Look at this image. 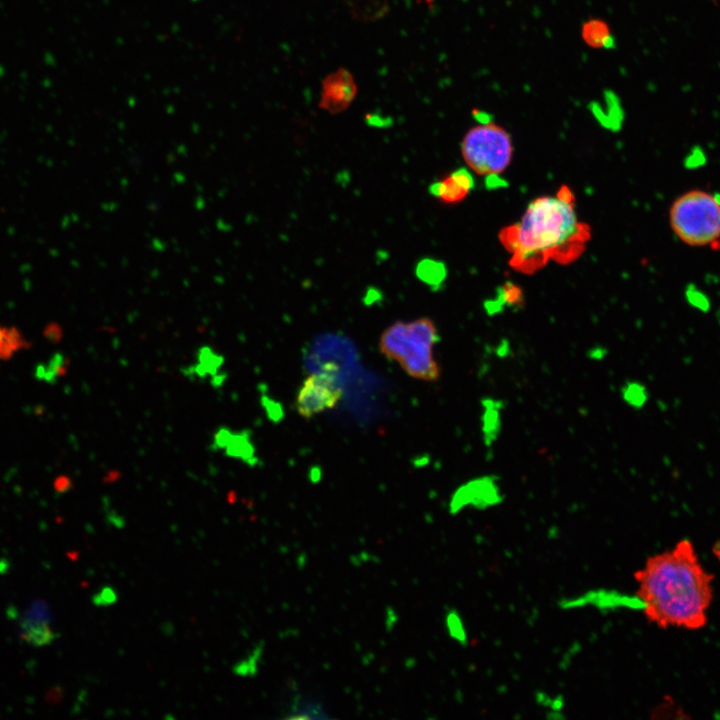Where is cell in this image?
<instances>
[{
    "mask_svg": "<svg viewBox=\"0 0 720 720\" xmlns=\"http://www.w3.org/2000/svg\"><path fill=\"white\" fill-rule=\"evenodd\" d=\"M342 395L333 375L328 372L314 373L303 381L297 393L295 408L301 417L310 419L334 408Z\"/></svg>",
    "mask_w": 720,
    "mask_h": 720,
    "instance_id": "6",
    "label": "cell"
},
{
    "mask_svg": "<svg viewBox=\"0 0 720 720\" xmlns=\"http://www.w3.org/2000/svg\"><path fill=\"white\" fill-rule=\"evenodd\" d=\"M288 719H327L329 715L323 705L304 696H295L288 709Z\"/></svg>",
    "mask_w": 720,
    "mask_h": 720,
    "instance_id": "12",
    "label": "cell"
},
{
    "mask_svg": "<svg viewBox=\"0 0 720 720\" xmlns=\"http://www.w3.org/2000/svg\"><path fill=\"white\" fill-rule=\"evenodd\" d=\"M590 238V227L579 220L575 197L567 186L554 195L532 200L520 220L499 233L510 266L525 274L542 269L550 261L574 262Z\"/></svg>",
    "mask_w": 720,
    "mask_h": 720,
    "instance_id": "2",
    "label": "cell"
},
{
    "mask_svg": "<svg viewBox=\"0 0 720 720\" xmlns=\"http://www.w3.org/2000/svg\"><path fill=\"white\" fill-rule=\"evenodd\" d=\"M582 38L592 48H610L614 45L608 24L599 19H591L583 24Z\"/></svg>",
    "mask_w": 720,
    "mask_h": 720,
    "instance_id": "13",
    "label": "cell"
},
{
    "mask_svg": "<svg viewBox=\"0 0 720 720\" xmlns=\"http://www.w3.org/2000/svg\"><path fill=\"white\" fill-rule=\"evenodd\" d=\"M92 599L97 606H107L116 600V593L111 587H103Z\"/></svg>",
    "mask_w": 720,
    "mask_h": 720,
    "instance_id": "20",
    "label": "cell"
},
{
    "mask_svg": "<svg viewBox=\"0 0 720 720\" xmlns=\"http://www.w3.org/2000/svg\"><path fill=\"white\" fill-rule=\"evenodd\" d=\"M263 647L258 646L254 649L249 657L235 667V671L240 675L255 674L262 656Z\"/></svg>",
    "mask_w": 720,
    "mask_h": 720,
    "instance_id": "17",
    "label": "cell"
},
{
    "mask_svg": "<svg viewBox=\"0 0 720 720\" xmlns=\"http://www.w3.org/2000/svg\"><path fill=\"white\" fill-rule=\"evenodd\" d=\"M417 274L423 281L433 285L441 281V275L444 274V270L441 269V265L438 262L425 260L418 265Z\"/></svg>",
    "mask_w": 720,
    "mask_h": 720,
    "instance_id": "16",
    "label": "cell"
},
{
    "mask_svg": "<svg viewBox=\"0 0 720 720\" xmlns=\"http://www.w3.org/2000/svg\"><path fill=\"white\" fill-rule=\"evenodd\" d=\"M446 626L449 634L457 640L463 641L464 630L462 628L461 621L455 612H450L446 615Z\"/></svg>",
    "mask_w": 720,
    "mask_h": 720,
    "instance_id": "19",
    "label": "cell"
},
{
    "mask_svg": "<svg viewBox=\"0 0 720 720\" xmlns=\"http://www.w3.org/2000/svg\"><path fill=\"white\" fill-rule=\"evenodd\" d=\"M4 570H7V562L5 560H0V573H4Z\"/></svg>",
    "mask_w": 720,
    "mask_h": 720,
    "instance_id": "22",
    "label": "cell"
},
{
    "mask_svg": "<svg viewBox=\"0 0 720 720\" xmlns=\"http://www.w3.org/2000/svg\"><path fill=\"white\" fill-rule=\"evenodd\" d=\"M440 340L432 319L421 317L411 322L396 321L381 334L379 348L388 359L398 362L411 377L437 381L440 368L433 347Z\"/></svg>",
    "mask_w": 720,
    "mask_h": 720,
    "instance_id": "3",
    "label": "cell"
},
{
    "mask_svg": "<svg viewBox=\"0 0 720 720\" xmlns=\"http://www.w3.org/2000/svg\"><path fill=\"white\" fill-rule=\"evenodd\" d=\"M226 358L211 344L199 345L192 359L179 369L181 376L189 382L206 384L212 389L224 387L229 378Z\"/></svg>",
    "mask_w": 720,
    "mask_h": 720,
    "instance_id": "8",
    "label": "cell"
},
{
    "mask_svg": "<svg viewBox=\"0 0 720 720\" xmlns=\"http://www.w3.org/2000/svg\"><path fill=\"white\" fill-rule=\"evenodd\" d=\"M20 634L26 643L34 647L49 645L56 638V633L48 621L43 618L27 617L23 619L20 624Z\"/></svg>",
    "mask_w": 720,
    "mask_h": 720,
    "instance_id": "11",
    "label": "cell"
},
{
    "mask_svg": "<svg viewBox=\"0 0 720 720\" xmlns=\"http://www.w3.org/2000/svg\"><path fill=\"white\" fill-rule=\"evenodd\" d=\"M208 449L249 468L260 465L252 433L246 428L218 425L210 435Z\"/></svg>",
    "mask_w": 720,
    "mask_h": 720,
    "instance_id": "7",
    "label": "cell"
},
{
    "mask_svg": "<svg viewBox=\"0 0 720 720\" xmlns=\"http://www.w3.org/2000/svg\"><path fill=\"white\" fill-rule=\"evenodd\" d=\"M261 405L267 415V417L272 421H277L280 419L282 413H281V407L278 403H276L272 398H270L265 393H262L260 397Z\"/></svg>",
    "mask_w": 720,
    "mask_h": 720,
    "instance_id": "18",
    "label": "cell"
},
{
    "mask_svg": "<svg viewBox=\"0 0 720 720\" xmlns=\"http://www.w3.org/2000/svg\"><path fill=\"white\" fill-rule=\"evenodd\" d=\"M461 153L466 165L474 173L497 176L511 163L512 139L502 126L491 121H481L465 133Z\"/></svg>",
    "mask_w": 720,
    "mask_h": 720,
    "instance_id": "5",
    "label": "cell"
},
{
    "mask_svg": "<svg viewBox=\"0 0 720 720\" xmlns=\"http://www.w3.org/2000/svg\"><path fill=\"white\" fill-rule=\"evenodd\" d=\"M66 368V360L64 358V355L61 353H56L52 356L48 364L41 365L37 369V376L40 377V379H44L48 382H55L56 379L59 376H62L64 374V370Z\"/></svg>",
    "mask_w": 720,
    "mask_h": 720,
    "instance_id": "15",
    "label": "cell"
},
{
    "mask_svg": "<svg viewBox=\"0 0 720 720\" xmlns=\"http://www.w3.org/2000/svg\"><path fill=\"white\" fill-rule=\"evenodd\" d=\"M713 553L720 561V541H718L713 547Z\"/></svg>",
    "mask_w": 720,
    "mask_h": 720,
    "instance_id": "21",
    "label": "cell"
},
{
    "mask_svg": "<svg viewBox=\"0 0 720 720\" xmlns=\"http://www.w3.org/2000/svg\"><path fill=\"white\" fill-rule=\"evenodd\" d=\"M670 225L685 244L701 247L720 239V202L703 190L680 195L669 211Z\"/></svg>",
    "mask_w": 720,
    "mask_h": 720,
    "instance_id": "4",
    "label": "cell"
},
{
    "mask_svg": "<svg viewBox=\"0 0 720 720\" xmlns=\"http://www.w3.org/2000/svg\"><path fill=\"white\" fill-rule=\"evenodd\" d=\"M635 580L641 607L650 622L661 628L692 630L706 624L713 575L702 567L689 540L648 558L635 573Z\"/></svg>",
    "mask_w": 720,
    "mask_h": 720,
    "instance_id": "1",
    "label": "cell"
},
{
    "mask_svg": "<svg viewBox=\"0 0 720 720\" xmlns=\"http://www.w3.org/2000/svg\"><path fill=\"white\" fill-rule=\"evenodd\" d=\"M24 339L16 328L0 325V360L8 359L24 346Z\"/></svg>",
    "mask_w": 720,
    "mask_h": 720,
    "instance_id": "14",
    "label": "cell"
},
{
    "mask_svg": "<svg viewBox=\"0 0 720 720\" xmlns=\"http://www.w3.org/2000/svg\"><path fill=\"white\" fill-rule=\"evenodd\" d=\"M357 93V85L352 74L345 68L327 75L322 81L319 107L331 114L346 110Z\"/></svg>",
    "mask_w": 720,
    "mask_h": 720,
    "instance_id": "9",
    "label": "cell"
},
{
    "mask_svg": "<svg viewBox=\"0 0 720 720\" xmlns=\"http://www.w3.org/2000/svg\"><path fill=\"white\" fill-rule=\"evenodd\" d=\"M474 188V178L465 168L457 169L429 186L432 196L445 204L464 200Z\"/></svg>",
    "mask_w": 720,
    "mask_h": 720,
    "instance_id": "10",
    "label": "cell"
}]
</instances>
